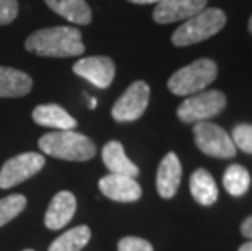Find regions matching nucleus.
I'll list each match as a JSON object with an SVG mask.
<instances>
[{
  "label": "nucleus",
  "instance_id": "nucleus-20",
  "mask_svg": "<svg viewBox=\"0 0 252 251\" xmlns=\"http://www.w3.org/2000/svg\"><path fill=\"white\" fill-rule=\"evenodd\" d=\"M223 186L231 196H243L251 186V175L243 165H229L223 176Z\"/></svg>",
  "mask_w": 252,
  "mask_h": 251
},
{
  "label": "nucleus",
  "instance_id": "nucleus-23",
  "mask_svg": "<svg viewBox=\"0 0 252 251\" xmlns=\"http://www.w3.org/2000/svg\"><path fill=\"white\" fill-rule=\"evenodd\" d=\"M119 251H155L152 243L138 237H124L117 245Z\"/></svg>",
  "mask_w": 252,
  "mask_h": 251
},
{
  "label": "nucleus",
  "instance_id": "nucleus-1",
  "mask_svg": "<svg viewBox=\"0 0 252 251\" xmlns=\"http://www.w3.org/2000/svg\"><path fill=\"white\" fill-rule=\"evenodd\" d=\"M26 51L44 57H73L85 52L82 33L73 26L37 30L25 42Z\"/></svg>",
  "mask_w": 252,
  "mask_h": 251
},
{
  "label": "nucleus",
  "instance_id": "nucleus-30",
  "mask_svg": "<svg viewBox=\"0 0 252 251\" xmlns=\"http://www.w3.org/2000/svg\"><path fill=\"white\" fill-rule=\"evenodd\" d=\"M23 251H34V250H23Z\"/></svg>",
  "mask_w": 252,
  "mask_h": 251
},
{
  "label": "nucleus",
  "instance_id": "nucleus-9",
  "mask_svg": "<svg viewBox=\"0 0 252 251\" xmlns=\"http://www.w3.org/2000/svg\"><path fill=\"white\" fill-rule=\"evenodd\" d=\"M73 73L88 80L98 88H108L116 77V64L111 57L90 56L83 57L73 66Z\"/></svg>",
  "mask_w": 252,
  "mask_h": 251
},
{
  "label": "nucleus",
  "instance_id": "nucleus-19",
  "mask_svg": "<svg viewBox=\"0 0 252 251\" xmlns=\"http://www.w3.org/2000/svg\"><path fill=\"white\" fill-rule=\"evenodd\" d=\"M91 238V230L87 225L70 228L51 243L49 251H82Z\"/></svg>",
  "mask_w": 252,
  "mask_h": 251
},
{
  "label": "nucleus",
  "instance_id": "nucleus-22",
  "mask_svg": "<svg viewBox=\"0 0 252 251\" xmlns=\"http://www.w3.org/2000/svg\"><path fill=\"white\" fill-rule=\"evenodd\" d=\"M231 139L236 147L252 155V124H238L233 129Z\"/></svg>",
  "mask_w": 252,
  "mask_h": 251
},
{
  "label": "nucleus",
  "instance_id": "nucleus-26",
  "mask_svg": "<svg viewBox=\"0 0 252 251\" xmlns=\"http://www.w3.org/2000/svg\"><path fill=\"white\" fill-rule=\"evenodd\" d=\"M132 3H138V5H147V3H159L161 0H128Z\"/></svg>",
  "mask_w": 252,
  "mask_h": 251
},
{
  "label": "nucleus",
  "instance_id": "nucleus-15",
  "mask_svg": "<svg viewBox=\"0 0 252 251\" xmlns=\"http://www.w3.org/2000/svg\"><path fill=\"white\" fill-rule=\"evenodd\" d=\"M33 88V80L28 73L12 67L0 66V98H20Z\"/></svg>",
  "mask_w": 252,
  "mask_h": 251
},
{
  "label": "nucleus",
  "instance_id": "nucleus-16",
  "mask_svg": "<svg viewBox=\"0 0 252 251\" xmlns=\"http://www.w3.org/2000/svg\"><path fill=\"white\" fill-rule=\"evenodd\" d=\"M103 162L112 175H124L130 176V178H137L138 173H140L137 165L128 160L122 143L117 141H111L103 147Z\"/></svg>",
  "mask_w": 252,
  "mask_h": 251
},
{
  "label": "nucleus",
  "instance_id": "nucleus-7",
  "mask_svg": "<svg viewBox=\"0 0 252 251\" xmlns=\"http://www.w3.org/2000/svg\"><path fill=\"white\" fill-rule=\"evenodd\" d=\"M46 165V158L41 153L26 152L17 157L7 160L0 170V188L8 189L23 181L30 179L31 176L37 175Z\"/></svg>",
  "mask_w": 252,
  "mask_h": 251
},
{
  "label": "nucleus",
  "instance_id": "nucleus-24",
  "mask_svg": "<svg viewBox=\"0 0 252 251\" xmlns=\"http://www.w3.org/2000/svg\"><path fill=\"white\" fill-rule=\"evenodd\" d=\"M18 15V0H0V26L10 25Z\"/></svg>",
  "mask_w": 252,
  "mask_h": 251
},
{
  "label": "nucleus",
  "instance_id": "nucleus-5",
  "mask_svg": "<svg viewBox=\"0 0 252 251\" xmlns=\"http://www.w3.org/2000/svg\"><path fill=\"white\" fill-rule=\"evenodd\" d=\"M226 106V97L220 90H208L190 95L178 108V117L182 122H200L220 114Z\"/></svg>",
  "mask_w": 252,
  "mask_h": 251
},
{
  "label": "nucleus",
  "instance_id": "nucleus-10",
  "mask_svg": "<svg viewBox=\"0 0 252 251\" xmlns=\"http://www.w3.org/2000/svg\"><path fill=\"white\" fill-rule=\"evenodd\" d=\"M207 2L208 0H161L155 7L153 20L159 25L187 20L205 8Z\"/></svg>",
  "mask_w": 252,
  "mask_h": 251
},
{
  "label": "nucleus",
  "instance_id": "nucleus-11",
  "mask_svg": "<svg viewBox=\"0 0 252 251\" xmlns=\"http://www.w3.org/2000/svg\"><path fill=\"white\" fill-rule=\"evenodd\" d=\"M99 191L117 202H135L142 197V188L135 178L124 175H106L99 179Z\"/></svg>",
  "mask_w": 252,
  "mask_h": 251
},
{
  "label": "nucleus",
  "instance_id": "nucleus-12",
  "mask_svg": "<svg viewBox=\"0 0 252 251\" xmlns=\"http://www.w3.org/2000/svg\"><path fill=\"white\" fill-rule=\"evenodd\" d=\"M182 178V167L174 152L164 155L157 173V189L163 199H171L178 193Z\"/></svg>",
  "mask_w": 252,
  "mask_h": 251
},
{
  "label": "nucleus",
  "instance_id": "nucleus-17",
  "mask_svg": "<svg viewBox=\"0 0 252 251\" xmlns=\"http://www.w3.org/2000/svg\"><path fill=\"white\" fill-rule=\"evenodd\" d=\"M52 12L61 15L70 23L90 25L93 20L90 5L85 0H44Z\"/></svg>",
  "mask_w": 252,
  "mask_h": 251
},
{
  "label": "nucleus",
  "instance_id": "nucleus-21",
  "mask_svg": "<svg viewBox=\"0 0 252 251\" xmlns=\"http://www.w3.org/2000/svg\"><path fill=\"white\" fill-rule=\"evenodd\" d=\"M26 207V197L21 194H12L0 199V227L8 223Z\"/></svg>",
  "mask_w": 252,
  "mask_h": 251
},
{
  "label": "nucleus",
  "instance_id": "nucleus-8",
  "mask_svg": "<svg viewBox=\"0 0 252 251\" xmlns=\"http://www.w3.org/2000/svg\"><path fill=\"white\" fill-rule=\"evenodd\" d=\"M150 101V87L143 80H137L116 101L111 114L119 122L137 121L145 113Z\"/></svg>",
  "mask_w": 252,
  "mask_h": 251
},
{
  "label": "nucleus",
  "instance_id": "nucleus-2",
  "mask_svg": "<svg viewBox=\"0 0 252 251\" xmlns=\"http://www.w3.org/2000/svg\"><path fill=\"white\" fill-rule=\"evenodd\" d=\"M37 145L46 155L68 162H87L96 155L93 141L73 129L49 132L39 139Z\"/></svg>",
  "mask_w": 252,
  "mask_h": 251
},
{
  "label": "nucleus",
  "instance_id": "nucleus-25",
  "mask_svg": "<svg viewBox=\"0 0 252 251\" xmlns=\"http://www.w3.org/2000/svg\"><path fill=\"white\" fill-rule=\"evenodd\" d=\"M241 233L248 238V242H252V215L248 217L243 223H241Z\"/></svg>",
  "mask_w": 252,
  "mask_h": 251
},
{
  "label": "nucleus",
  "instance_id": "nucleus-13",
  "mask_svg": "<svg viewBox=\"0 0 252 251\" xmlns=\"http://www.w3.org/2000/svg\"><path fill=\"white\" fill-rule=\"evenodd\" d=\"M77 211V199L70 191H61L51 201L49 207L46 211L44 223L51 230H59L63 225H67L72 220Z\"/></svg>",
  "mask_w": 252,
  "mask_h": 251
},
{
  "label": "nucleus",
  "instance_id": "nucleus-29",
  "mask_svg": "<svg viewBox=\"0 0 252 251\" xmlns=\"http://www.w3.org/2000/svg\"><path fill=\"white\" fill-rule=\"evenodd\" d=\"M248 28H249V33L252 35V17L249 18V25H248Z\"/></svg>",
  "mask_w": 252,
  "mask_h": 251
},
{
  "label": "nucleus",
  "instance_id": "nucleus-4",
  "mask_svg": "<svg viewBox=\"0 0 252 251\" xmlns=\"http://www.w3.org/2000/svg\"><path fill=\"white\" fill-rule=\"evenodd\" d=\"M218 75V67L212 59H197L179 69L168 80V88L178 97H190L203 92Z\"/></svg>",
  "mask_w": 252,
  "mask_h": 251
},
{
  "label": "nucleus",
  "instance_id": "nucleus-3",
  "mask_svg": "<svg viewBox=\"0 0 252 251\" xmlns=\"http://www.w3.org/2000/svg\"><path fill=\"white\" fill-rule=\"evenodd\" d=\"M224 25H226V15L223 10L205 7L194 17L187 18L173 33L171 41L178 47L197 44L220 33Z\"/></svg>",
  "mask_w": 252,
  "mask_h": 251
},
{
  "label": "nucleus",
  "instance_id": "nucleus-18",
  "mask_svg": "<svg viewBox=\"0 0 252 251\" xmlns=\"http://www.w3.org/2000/svg\"><path fill=\"white\" fill-rule=\"evenodd\" d=\"M190 193L192 197L202 206H212L218 199V186L213 176L205 168L195 170L190 176Z\"/></svg>",
  "mask_w": 252,
  "mask_h": 251
},
{
  "label": "nucleus",
  "instance_id": "nucleus-14",
  "mask_svg": "<svg viewBox=\"0 0 252 251\" xmlns=\"http://www.w3.org/2000/svg\"><path fill=\"white\" fill-rule=\"evenodd\" d=\"M33 121L39 126L52 127L57 131H72L77 127V119L68 114L62 106L54 103L36 106L33 111Z\"/></svg>",
  "mask_w": 252,
  "mask_h": 251
},
{
  "label": "nucleus",
  "instance_id": "nucleus-28",
  "mask_svg": "<svg viewBox=\"0 0 252 251\" xmlns=\"http://www.w3.org/2000/svg\"><path fill=\"white\" fill-rule=\"evenodd\" d=\"M96 105H98V101H96V98H91V101H90V108H91V109H94V108H96Z\"/></svg>",
  "mask_w": 252,
  "mask_h": 251
},
{
  "label": "nucleus",
  "instance_id": "nucleus-6",
  "mask_svg": "<svg viewBox=\"0 0 252 251\" xmlns=\"http://www.w3.org/2000/svg\"><path fill=\"white\" fill-rule=\"evenodd\" d=\"M194 141L198 150L215 158H231L236 155V145L231 136L223 127L210 121L195 122Z\"/></svg>",
  "mask_w": 252,
  "mask_h": 251
},
{
  "label": "nucleus",
  "instance_id": "nucleus-27",
  "mask_svg": "<svg viewBox=\"0 0 252 251\" xmlns=\"http://www.w3.org/2000/svg\"><path fill=\"white\" fill-rule=\"evenodd\" d=\"M238 251H252V242H248V243L241 245V248Z\"/></svg>",
  "mask_w": 252,
  "mask_h": 251
}]
</instances>
